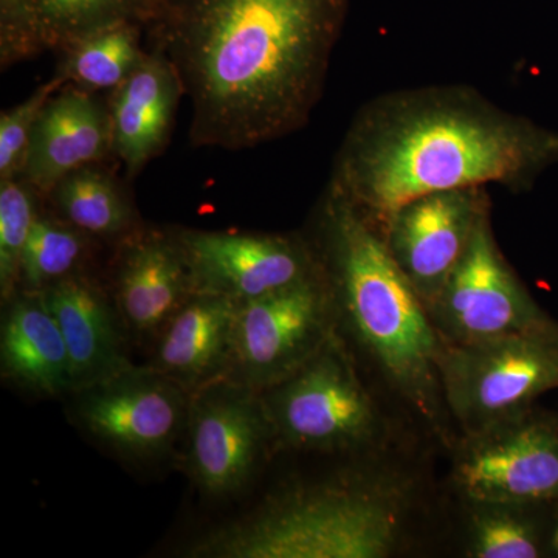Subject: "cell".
<instances>
[{
	"label": "cell",
	"instance_id": "1",
	"mask_svg": "<svg viewBox=\"0 0 558 558\" xmlns=\"http://www.w3.org/2000/svg\"><path fill=\"white\" fill-rule=\"evenodd\" d=\"M351 0H161L154 49L178 72L196 148L252 149L307 126Z\"/></svg>",
	"mask_w": 558,
	"mask_h": 558
},
{
	"label": "cell",
	"instance_id": "2",
	"mask_svg": "<svg viewBox=\"0 0 558 558\" xmlns=\"http://www.w3.org/2000/svg\"><path fill=\"white\" fill-rule=\"evenodd\" d=\"M558 165V132L468 86L391 92L352 120L329 185L380 234L400 208L442 191L531 189Z\"/></svg>",
	"mask_w": 558,
	"mask_h": 558
},
{
	"label": "cell",
	"instance_id": "3",
	"mask_svg": "<svg viewBox=\"0 0 558 558\" xmlns=\"http://www.w3.org/2000/svg\"><path fill=\"white\" fill-rule=\"evenodd\" d=\"M317 227L312 244L329 279L339 319L392 387L424 416H435L442 399V340L424 301L379 231L330 185L319 204Z\"/></svg>",
	"mask_w": 558,
	"mask_h": 558
},
{
	"label": "cell",
	"instance_id": "4",
	"mask_svg": "<svg viewBox=\"0 0 558 558\" xmlns=\"http://www.w3.org/2000/svg\"><path fill=\"white\" fill-rule=\"evenodd\" d=\"M403 510L392 492L329 484L282 495L218 527L186 553L205 558H385L398 548Z\"/></svg>",
	"mask_w": 558,
	"mask_h": 558
},
{
	"label": "cell",
	"instance_id": "5",
	"mask_svg": "<svg viewBox=\"0 0 558 558\" xmlns=\"http://www.w3.org/2000/svg\"><path fill=\"white\" fill-rule=\"evenodd\" d=\"M439 381L468 436L523 416L558 388V323L473 343L442 341Z\"/></svg>",
	"mask_w": 558,
	"mask_h": 558
},
{
	"label": "cell",
	"instance_id": "6",
	"mask_svg": "<svg viewBox=\"0 0 558 558\" xmlns=\"http://www.w3.org/2000/svg\"><path fill=\"white\" fill-rule=\"evenodd\" d=\"M325 269L238 306L226 379L263 392L310 363L337 333Z\"/></svg>",
	"mask_w": 558,
	"mask_h": 558
},
{
	"label": "cell",
	"instance_id": "7",
	"mask_svg": "<svg viewBox=\"0 0 558 558\" xmlns=\"http://www.w3.org/2000/svg\"><path fill=\"white\" fill-rule=\"evenodd\" d=\"M259 395L275 440L295 449H355L376 433L373 400L337 333L303 368Z\"/></svg>",
	"mask_w": 558,
	"mask_h": 558
},
{
	"label": "cell",
	"instance_id": "8",
	"mask_svg": "<svg viewBox=\"0 0 558 558\" xmlns=\"http://www.w3.org/2000/svg\"><path fill=\"white\" fill-rule=\"evenodd\" d=\"M80 428L128 461H156L174 450L189 422L193 392L153 366H130L76 389Z\"/></svg>",
	"mask_w": 558,
	"mask_h": 558
},
{
	"label": "cell",
	"instance_id": "9",
	"mask_svg": "<svg viewBox=\"0 0 558 558\" xmlns=\"http://www.w3.org/2000/svg\"><path fill=\"white\" fill-rule=\"evenodd\" d=\"M182 439L183 469L194 486L222 499L247 487L275 435L259 392L220 379L193 392Z\"/></svg>",
	"mask_w": 558,
	"mask_h": 558
},
{
	"label": "cell",
	"instance_id": "10",
	"mask_svg": "<svg viewBox=\"0 0 558 558\" xmlns=\"http://www.w3.org/2000/svg\"><path fill=\"white\" fill-rule=\"evenodd\" d=\"M444 343H473L556 325L502 256L490 213L481 220L468 255L427 304Z\"/></svg>",
	"mask_w": 558,
	"mask_h": 558
},
{
	"label": "cell",
	"instance_id": "11",
	"mask_svg": "<svg viewBox=\"0 0 558 558\" xmlns=\"http://www.w3.org/2000/svg\"><path fill=\"white\" fill-rule=\"evenodd\" d=\"M453 480L475 505L556 508L558 417L529 413L468 436Z\"/></svg>",
	"mask_w": 558,
	"mask_h": 558
},
{
	"label": "cell",
	"instance_id": "12",
	"mask_svg": "<svg viewBox=\"0 0 558 558\" xmlns=\"http://www.w3.org/2000/svg\"><path fill=\"white\" fill-rule=\"evenodd\" d=\"M194 293L242 304L322 269L312 241L296 234L175 229Z\"/></svg>",
	"mask_w": 558,
	"mask_h": 558
},
{
	"label": "cell",
	"instance_id": "13",
	"mask_svg": "<svg viewBox=\"0 0 558 558\" xmlns=\"http://www.w3.org/2000/svg\"><path fill=\"white\" fill-rule=\"evenodd\" d=\"M488 213L486 189H465L418 197L389 220L381 236L425 306L468 255Z\"/></svg>",
	"mask_w": 558,
	"mask_h": 558
},
{
	"label": "cell",
	"instance_id": "14",
	"mask_svg": "<svg viewBox=\"0 0 558 558\" xmlns=\"http://www.w3.org/2000/svg\"><path fill=\"white\" fill-rule=\"evenodd\" d=\"M110 264V296L124 329L138 339L156 340L194 295L175 229L143 226L113 245Z\"/></svg>",
	"mask_w": 558,
	"mask_h": 558
},
{
	"label": "cell",
	"instance_id": "15",
	"mask_svg": "<svg viewBox=\"0 0 558 558\" xmlns=\"http://www.w3.org/2000/svg\"><path fill=\"white\" fill-rule=\"evenodd\" d=\"M161 0H0V68L57 54L119 24L148 28Z\"/></svg>",
	"mask_w": 558,
	"mask_h": 558
},
{
	"label": "cell",
	"instance_id": "16",
	"mask_svg": "<svg viewBox=\"0 0 558 558\" xmlns=\"http://www.w3.org/2000/svg\"><path fill=\"white\" fill-rule=\"evenodd\" d=\"M182 97L185 94L174 65L154 47L131 75L109 92L113 159L123 165L128 180L137 178L167 149Z\"/></svg>",
	"mask_w": 558,
	"mask_h": 558
},
{
	"label": "cell",
	"instance_id": "17",
	"mask_svg": "<svg viewBox=\"0 0 558 558\" xmlns=\"http://www.w3.org/2000/svg\"><path fill=\"white\" fill-rule=\"evenodd\" d=\"M112 159L108 101L65 84L36 121L21 178L44 197L70 172Z\"/></svg>",
	"mask_w": 558,
	"mask_h": 558
},
{
	"label": "cell",
	"instance_id": "18",
	"mask_svg": "<svg viewBox=\"0 0 558 558\" xmlns=\"http://www.w3.org/2000/svg\"><path fill=\"white\" fill-rule=\"evenodd\" d=\"M36 293L64 337L76 389L108 379L132 366L124 352L123 330L126 329L119 311L108 290L92 277L90 271Z\"/></svg>",
	"mask_w": 558,
	"mask_h": 558
},
{
	"label": "cell",
	"instance_id": "19",
	"mask_svg": "<svg viewBox=\"0 0 558 558\" xmlns=\"http://www.w3.org/2000/svg\"><path fill=\"white\" fill-rule=\"evenodd\" d=\"M240 304L194 293L156 339L149 366L194 392L229 373Z\"/></svg>",
	"mask_w": 558,
	"mask_h": 558
},
{
	"label": "cell",
	"instance_id": "20",
	"mask_svg": "<svg viewBox=\"0 0 558 558\" xmlns=\"http://www.w3.org/2000/svg\"><path fill=\"white\" fill-rule=\"evenodd\" d=\"M5 306L0 337L3 379L47 398L73 395L69 349L39 293L20 290Z\"/></svg>",
	"mask_w": 558,
	"mask_h": 558
},
{
	"label": "cell",
	"instance_id": "21",
	"mask_svg": "<svg viewBox=\"0 0 558 558\" xmlns=\"http://www.w3.org/2000/svg\"><path fill=\"white\" fill-rule=\"evenodd\" d=\"M47 207L100 244L117 245L145 223L126 183L109 163L70 172L44 196Z\"/></svg>",
	"mask_w": 558,
	"mask_h": 558
},
{
	"label": "cell",
	"instance_id": "22",
	"mask_svg": "<svg viewBox=\"0 0 558 558\" xmlns=\"http://www.w3.org/2000/svg\"><path fill=\"white\" fill-rule=\"evenodd\" d=\"M145 27L138 24H119L80 39L58 51L54 75L64 84L94 92H112L146 53L142 47Z\"/></svg>",
	"mask_w": 558,
	"mask_h": 558
},
{
	"label": "cell",
	"instance_id": "23",
	"mask_svg": "<svg viewBox=\"0 0 558 558\" xmlns=\"http://www.w3.org/2000/svg\"><path fill=\"white\" fill-rule=\"evenodd\" d=\"M98 245L44 202L22 256L20 290L43 292L64 279L89 274Z\"/></svg>",
	"mask_w": 558,
	"mask_h": 558
},
{
	"label": "cell",
	"instance_id": "24",
	"mask_svg": "<svg viewBox=\"0 0 558 558\" xmlns=\"http://www.w3.org/2000/svg\"><path fill=\"white\" fill-rule=\"evenodd\" d=\"M546 508L476 505L470 531L473 558H538L549 556L550 520L537 517Z\"/></svg>",
	"mask_w": 558,
	"mask_h": 558
},
{
	"label": "cell",
	"instance_id": "25",
	"mask_svg": "<svg viewBox=\"0 0 558 558\" xmlns=\"http://www.w3.org/2000/svg\"><path fill=\"white\" fill-rule=\"evenodd\" d=\"M44 197L24 179L0 180V293L3 304L20 292L22 256Z\"/></svg>",
	"mask_w": 558,
	"mask_h": 558
},
{
	"label": "cell",
	"instance_id": "26",
	"mask_svg": "<svg viewBox=\"0 0 558 558\" xmlns=\"http://www.w3.org/2000/svg\"><path fill=\"white\" fill-rule=\"evenodd\" d=\"M65 86L57 76L40 84L27 100L0 113V180L17 179L27 163L36 121L47 101Z\"/></svg>",
	"mask_w": 558,
	"mask_h": 558
},
{
	"label": "cell",
	"instance_id": "27",
	"mask_svg": "<svg viewBox=\"0 0 558 558\" xmlns=\"http://www.w3.org/2000/svg\"><path fill=\"white\" fill-rule=\"evenodd\" d=\"M549 556L558 558V505L553 509V517H550Z\"/></svg>",
	"mask_w": 558,
	"mask_h": 558
}]
</instances>
